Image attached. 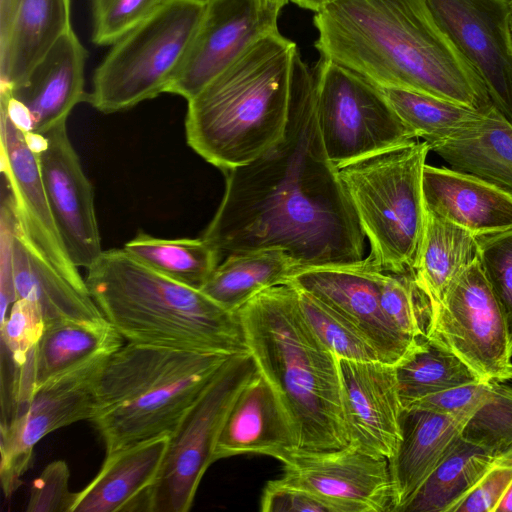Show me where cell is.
Returning a JSON list of instances; mask_svg holds the SVG:
<instances>
[{
  "label": "cell",
  "instance_id": "18",
  "mask_svg": "<svg viewBox=\"0 0 512 512\" xmlns=\"http://www.w3.org/2000/svg\"><path fill=\"white\" fill-rule=\"evenodd\" d=\"M34 137L46 195L59 233L72 262L88 269L103 253L93 187L69 140L66 123Z\"/></svg>",
  "mask_w": 512,
  "mask_h": 512
},
{
  "label": "cell",
  "instance_id": "12",
  "mask_svg": "<svg viewBox=\"0 0 512 512\" xmlns=\"http://www.w3.org/2000/svg\"><path fill=\"white\" fill-rule=\"evenodd\" d=\"M111 354L96 355L52 377L11 419L0 423V480L7 499L22 484L33 449L42 438L62 427L90 420L97 385Z\"/></svg>",
  "mask_w": 512,
  "mask_h": 512
},
{
  "label": "cell",
  "instance_id": "46",
  "mask_svg": "<svg viewBox=\"0 0 512 512\" xmlns=\"http://www.w3.org/2000/svg\"><path fill=\"white\" fill-rule=\"evenodd\" d=\"M512 512V483L499 503L496 512Z\"/></svg>",
  "mask_w": 512,
  "mask_h": 512
},
{
  "label": "cell",
  "instance_id": "35",
  "mask_svg": "<svg viewBox=\"0 0 512 512\" xmlns=\"http://www.w3.org/2000/svg\"><path fill=\"white\" fill-rule=\"evenodd\" d=\"M461 437L486 451L493 458L512 453V387L490 381L485 402L468 419Z\"/></svg>",
  "mask_w": 512,
  "mask_h": 512
},
{
  "label": "cell",
  "instance_id": "42",
  "mask_svg": "<svg viewBox=\"0 0 512 512\" xmlns=\"http://www.w3.org/2000/svg\"><path fill=\"white\" fill-rule=\"evenodd\" d=\"M489 391L490 381H482L454 387L427 396L412 403L408 407H418L469 419L485 402Z\"/></svg>",
  "mask_w": 512,
  "mask_h": 512
},
{
  "label": "cell",
  "instance_id": "17",
  "mask_svg": "<svg viewBox=\"0 0 512 512\" xmlns=\"http://www.w3.org/2000/svg\"><path fill=\"white\" fill-rule=\"evenodd\" d=\"M380 272L364 258L352 264L301 268L288 283L347 320L374 346L383 362L395 366L421 341L403 334L384 313Z\"/></svg>",
  "mask_w": 512,
  "mask_h": 512
},
{
  "label": "cell",
  "instance_id": "14",
  "mask_svg": "<svg viewBox=\"0 0 512 512\" xmlns=\"http://www.w3.org/2000/svg\"><path fill=\"white\" fill-rule=\"evenodd\" d=\"M435 21L476 71L494 107L512 124L510 0H424Z\"/></svg>",
  "mask_w": 512,
  "mask_h": 512
},
{
  "label": "cell",
  "instance_id": "20",
  "mask_svg": "<svg viewBox=\"0 0 512 512\" xmlns=\"http://www.w3.org/2000/svg\"><path fill=\"white\" fill-rule=\"evenodd\" d=\"M88 53L73 28L65 33L34 66L26 79L1 88L14 119L40 135L66 123L73 108L86 100L84 69Z\"/></svg>",
  "mask_w": 512,
  "mask_h": 512
},
{
  "label": "cell",
  "instance_id": "15",
  "mask_svg": "<svg viewBox=\"0 0 512 512\" xmlns=\"http://www.w3.org/2000/svg\"><path fill=\"white\" fill-rule=\"evenodd\" d=\"M277 19L262 0H207L201 22L166 93L190 100L256 41L277 30Z\"/></svg>",
  "mask_w": 512,
  "mask_h": 512
},
{
  "label": "cell",
  "instance_id": "19",
  "mask_svg": "<svg viewBox=\"0 0 512 512\" xmlns=\"http://www.w3.org/2000/svg\"><path fill=\"white\" fill-rule=\"evenodd\" d=\"M124 340L108 321L63 319L46 323L24 364L1 370V421L12 418L52 377L96 355L115 352Z\"/></svg>",
  "mask_w": 512,
  "mask_h": 512
},
{
  "label": "cell",
  "instance_id": "30",
  "mask_svg": "<svg viewBox=\"0 0 512 512\" xmlns=\"http://www.w3.org/2000/svg\"><path fill=\"white\" fill-rule=\"evenodd\" d=\"M299 269L300 264L280 248L230 254L200 290L225 309L236 312L263 290L288 283Z\"/></svg>",
  "mask_w": 512,
  "mask_h": 512
},
{
  "label": "cell",
  "instance_id": "5",
  "mask_svg": "<svg viewBox=\"0 0 512 512\" xmlns=\"http://www.w3.org/2000/svg\"><path fill=\"white\" fill-rule=\"evenodd\" d=\"M85 281L106 320L130 343L226 355L249 352L237 312L147 267L123 248L103 251Z\"/></svg>",
  "mask_w": 512,
  "mask_h": 512
},
{
  "label": "cell",
  "instance_id": "8",
  "mask_svg": "<svg viewBox=\"0 0 512 512\" xmlns=\"http://www.w3.org/2000/svg\"><path fill=\"white\" fill-rule=\"evenodd\" d=\"M206 4L207 0H165L111 45L94 72L86 101L96 110L110 114L166 93Z\"/></svg>",
  "mask_w": 512,
  "mask_h": 512
},
{
  "label": "cell",
  "instance_id": "7",
  "mask_svg": "<svg viewBox=\"0 0 512 512\" xmlns=\"http://www.w3.org/2000/svg\"><path fill=\"white\" fill-rule=\"evenodd\" d=\"M425 141L377 153L345 166L339 179L370 245L366 260L376 270L412 274L425 219Z\"/></svg>",
  "mask_w": 512,
  "mask_h": 512
},
{
  "label": "cell",
  "instance_id": "4",
  "mask_svg": "<svg viewBox=\"0 0 512 512\" xmlns=\"http://www.w3.org/2000/svg\"><path fill=\"white\" fill-rule=\"evenodd\" d=\"M296 44L278 29L188 100L189 146L223 172L258 159L285 135Z\"/></svg>",
  "mask_w": 512,
  "mask_h": 512
},
{
  "label": "cell",
  "instance_id": "49",
  "mask_svg": "<svg viewBox=\"0 0 512 512\" xmlns=\"http://www.w3.org/2000/svg\"><path fill=\"white\" fill-rule=\"evenodd\" d=\"M502 382H504V383H506V384H508V385H510L512 387V369L510 371L509 376L504 381H502Z\"/></svg>",
  "mask_w": 512,
  "mask_h": 512
},
{
  "label": "cell",
  "instance_id": "36",
  "mask_svg": "<svg viewBox=\"0 0 512 512\" xmlns=\"http://www.w3.org/2000/svg\"><path fill=\"white\" fill-rule=\"evenodd\" d=\"M296 289L307 322L338 358L382 361L374 346L352 324L309 293Z\"/></svg>",
  "mask_w": 512,
  "mask_h": 512
},
{
  "label": "cell",
  "instance_id": "1",
  "mask_svg": "<svg viewBox=\"0 0 512 512\" xmlns=\"http://www.w3.org/2000/svg\"><path fill=\"white\" fill-rule=\"evenodd\" d=\"M319 133L316 83L295 52L283 138L251 163L224 172L222 201L202 234L220 260L280 248L301 268L363 260L365 235Z\"/></svg>",
  "mask_w": 512,
  "mask_h": 512
},
{
  "label": "cell",
  "instance_id": "27",
  "mask_svg": "<svg viewBox=\"0 0 512 512\" xmlns=\"http://www.w3.org/2000/svg\"><path fill=\"white\" fill-rule=\"evenodd\" d=\"M13 280L17 299L36 303L46 323L63 319L107 321L90 292L75 286L38 252L17 217L13 240Z\"/></svg>",
  "mask_w": 512,
  "mask_h": 512
},
{
  "label": "cell",
  "instance_id": "40",
  "mask_svg": "<svg viewBox=\"0 0 512 512\" xmlns=\"http://www.w3.org/2000/svg\"><path fill=\"white\" fill-rule=\"evenodd\" d=\"M70 469L64 460L50 462L34 479L27 512H71L76 493L69 489Z\"/></svg>",
  "mask_w": 512,
  "mask_h": 512
},
{
  "label": "cell",
  "instance_id": "16",
  "mask_svg": "<svg viewBox=\"0 0 512 512\" xmlns=\"http://www.w3.org/2000/svg\"><path fill=\"white\" fill-rule=\"evenodd\" d=\"M1 170L17 221L38 252L63 276L89 291L72 262L46 195L34 134L23 128L0 101Z\"/></svg>",
  "mask_w": 512,
  "mask_h": 512
},
{
  "label": "cell",
  "instance_id": "44",
  "mask_svg": "<svg viewBox=\"0 0 512 512\" xmlns=\"http://www.w3.org/2000/svg\"><path fill=\"white\" fill-rule=\"evenodd\" d=\"M16 214L11 193L3 195L0 212V304L1 322L17 300L13 280V240Z\"/></svg>",
  "mask_w": 512,
  "mask_h": 512
},
{
  "label": "cell",
  "instance_id": "23",
  "mask_svg": "<svg viewBox=\"0 0 512 512\" xmlns=\"http://www.w3.org/2000/svg\"><path fill=\"white\" fill-rule=\"evenodd\" d=\"M72 28L71 0H0L1 88L22 83Z\"/></svg>",
  "mask_w": 512,
  "mask_h": 512
},
{
  "label": "cell",
  "instance_id": "41",
  "mask_svg": "<svg viewBox=\"0 0 512 512\" xmlns=\"http://www.w3.org/2000/svg\"><path fill=\"white\" fill-rule=\"evenodd\" d=\"M512 483V453L496 458L453 512H496Z\"/></svg>",
  "mask_w": 512,
  "mask_h": 512
},
{
  "label": "cell",
  "instance_id": "37",
  "mask_svg": "<svg viewBox=\"0 0 512 512\" xmlns=\"http://www.w3.org/2000/svg\"><path fill=\"white\" fill-rule=\"evenodd\" d=\"M46 322L36 303L19 298L1 322V370L21 367L40 340Z\"/></svg>",
  "mask_w": 512,
  "mask_h": 512
},
{
  "label": "cell",
  "instance_id": "22",
  "mask_svg": "<svg viewBox=\"0 0 512 512\" xmlns=\"http://www.w3.org/2000/svg\"><path fill=\"white\" fill-rule=\"evenodd\" d=\"M296 448L300 444L295 425L273 387L257 369L228 413L215 447L214 462L246 453L279 459Z\"/></svg>",
  "mask_w": 512,
  "mask_h": 512
},
{
  "label": "cell",
  "instance_id": "45",
  "mask_svg": "<svg viewBox=\"0 0 512 512\" xmlns=\"http://www.w3.org/2000/svg\"><path fill=\"white\" fill-rule=\"evenodd\" d=\"M296 5L314 12L319 11L328 3L334 0H290Z\"/></svg>",
  "mask_w": 512,
  "mask_h": 512
},
{
  "label": "cell",
  "instance_id": "2",
  "mask_svg": "<svg viewBox=\"0 0 512 512\" xmlns=\"http://www.w3.org/2000/svg\"><path fill=\"white\" fill-rule=\"evenodd\" d=\"M320 57L379 87L413 90L474 109L494 107L473 67L424 0H334L315 12Z\"/></svg>",
  "mask_w": 512,
  "mask_h": 512
},
{
  "label": "cell",
  "instance_id": "26",
  "mask_svg": "<svg viewBox=\"0 0 512 512\" xmlns=\"http://www.w3.org/2000/svg\"><path fill=\"white\" fill-rule=\"evenodd\" d=\"M168 443L164 436L106 454L96 477L76 492L71 512L146 511Z\"/></svg>",
  "mask_w": 512,
  "mask_h": 512
},
{
  "label": "cell",
  "instance_id": "25",
  "mask_svg": "<svg viewBox=\"0 0 512 512\" xmlns=\"http://www.w3.org/2000/svg\"><path fill=\"white\" fill-rule=\"evenodd\" d=\"M425 208L478 235L512 229V196L468 173L425 164Z\"/></svg>",
  "mask_w": 512,
  "mask_h": 512
},
{
  "label": "cell",
  "instance_id": "24",
  "mask_svg": "<svg viewBox=\"0 0 512 512\" xmlns=\"http://www.w3.org/2000/svg\"><path fill=\"white\" fill-rule=\"evenodd\" d=\"M467 418L418 407L403 408L401 437L389 461L392 512L406 504L461 437Z\"/></svg>",
  "mask_w": 512,
  "mask_h": 512
},
{
  "label": "cell",
  "instance_id": "38",
  "mask_svg": "<svg viewBox=\"0 0 512 512\" xmlns=\"http://www.w3.org/2000/svg\"><path fill=\"white\" fill-rule=\"evenodd\" d=\"M478 261L506 320L512 344V229L477 236Z\"/></svg>",
  "mask_w": 512,
  "mask_h": 512
},
{
  "label": "cell",
  "instance_id": "39",
  "mask_svg": "<svg viewBox=\"0 0 512 512\" xmlns=\"http://www.w3.org/2000/svg\"><path fill=\"white\" fill-rule=\"evenodd\" d=\"M165 0H90L92 42L111 46L152 14Z\"/></svg>",
  "mask_w": 512,
  "mask_h": 512
},
{
  "label": "cell",
  "instance_id": "13",
  "mask_svg": "<svg viewBox=\"0 0 512 512\" xmlns=\"http://www.w3.org/2000/svg\"><path fill=\"white\" fill-rule=\"evenodd\" d=\"M287 485L307 490L335 505L339 512H392L389 461L347 445L333 450L296 448L284 453Z\"/></svg>",
  "mask_w": 512,
  "mask_h": 512
},
{
  "label": "cell",
  "instance_id": "9",
  "mask_svg": "<svg viewBox=\"0 0 512 512\" xmlns=\"http://www.w3.org/2000/svg\"><path fill=\"white\" fill-rule=\"evenodd\" d=\"M314 75L318 129L325 153L337 169L416 141L381 88L370 80L322 57Z\"/></svg>",
  "mask_w": 512,
  "mask_h": 512
},
{
  "label": "cell",
  "instance_id": "28",
  "mask_svg": "<svg viewBox=\"0 0 512 512\" xmlns=\"http://www.w3.org/2000/svg\"><path fill=\"white\" fill-rule=\"evenodd\" d=\"M450 168L512 196V124L492 107L478 124L428 145Z\"/></svg>",
  "mask_w": 512,
  "mask_h": 512
},
{
  "label": "cell",
  "instance_id": "11",
  "mask_svg": "<svg viewBox=\"0 0 512 512\" xmlns=\"http://www.w3.org/2000/svg\"><path fill=\"white\" fill-rule=\"evenodd\" d=\"M426 335L444 344L484 381H504L512 369V344L501 307L478 258L429 303Z\"/></svg>",
  "mask_w": 512,
  "mask_h": 512
},
{
  "label": "cell",
  "instance_id": "34",
  "mask_svg": "<svg viewBox=\"0 0 512 512\" xmlns=\"http://www.w3.org/2000/svg\"><path fill=\"white\" fill-rule=\"evenodd\" d=\"M402 121L430 145L481 122L488 111L408 89L380 87Z\"/></svg>",
  "mask_w": 512,
  "mask_h": 512
},
{
  "label": "cell",
  "instance_id": "6",
  "mask_svg": "<svg viewBox=\"0 0 512 512\" xmlns=\"http://www.w3.org/2000/svg\"><path fill=\"white\" fill-rule=\"evenodd\" d=\"M231 356L130 342L109 355L89 420L106 454L171 436Z\"/></svg>",
  "mask_w": 512,
  "mask_h": 512
},
{
  "label": "cell",
  "instance_id": "3",
  "mask_svg": "<svg viewBox=\"0 0 512 512\" xmlns=\"http://www.w3.org/2000/svg\"><path fill=\"white\" fill-rule=\"evenodd\" d=\"M249 353L290 416L300 448L349 444L339 358L307 322L290 283L255 295L237 311Z\"/></svg>",
  "mask_w": 512,
  "mask_h": 512
},
{
  "label": "cell",
  "instance_id": "21",
  "mask_svg": "<svg viewBox=\"0 0 512 512\" xmlns=\"http://www.w3.org/2000/svg\"><path fill=\"white\" fill-rule=\"evenodd\" d=\"M339 366L349 444L389 460L400 441L403 411L395 366L340 358Z\"/></svg>",
  "mask_w": 512,
  "mask_h": 512
},
{
  "label": "cell",
  "instance_id": "32",
  "mask_svg": "<svg viewBox=\"0 0 512 512\" xmlns=\"http://www.w3.org/2000/svg\"><path fill=\"white\" fill-rule=\"evenodd\" d=\"M494 460L481 447L460 437L402 512H453Z\"/></svg>",
  "mask_w": 512,
  "mask_h": 512
},
{
  "label": "cell",
  "instance_id": "48",
  "mask_svg": "<svg viewBox=\"0 0 512 512\" xmlns=\"http://www.w3.org/2000/svg\"><path fill=\"white\" fill-rule=\"evenodd\" d=\"M509 28H510V35L512 39V0H510V7H509Z\"/></svg>",
  "mask_w": 512,
  "mask_h": 512
},
{
  "label": "cell",
  "instance_id": "29",
  "mask_svg": "<svg viewBox=\"0 0 512 512\" xmlns=\"http://www.w3.org/2000/svg\"><path fill=\"white\" fill-rule=\"evenodd\" d=\"M477 256L475 234L425 208L423 233L412 276L429 303L440 302Z\"/></svg>",
  "mask_w": 512,
  "mask_h": 512
},
{
  "label": "cell",
  "instance_id": "47",
  "mask_svg": "<svg viewBox=\"0 0 512 512\" xmlns=\"http://www.w3.org/2000/svg\"><path fill=\"white\" fill-rule=\"evenodd\" d=\"M288 0H262L264 6L276 15H279L280 10L287 3Z\"/></svg>",
  "mask_w": 512,
  "mask_h": 512
},
{
  "label": "cell",
  "instance_id": "10",
  "mask_svg": "<svg viewBox=\"0 0 512 512\" xmlns=\"http://www.w3.org/2000/svg\"><path fill=\"white\" fill-rule=\"evenodd\" d=\"M257 372L248 353L232 355L169 436L158 477L150 488L147 512H187L208 467L228 413Z\"/></svg>",
  "mask_w": 512,
  "mask_h": 512
},
{
  "label": "cell",
  "instance_id": "33",
  "mask_svg": "<svg viewBox=\"0 0 512 512\" xmlns=\"http://www.w3.org/2000/svg\"><path fill=\"white\" fill-rule=\"evenodd\" d=\"M123 249L147 267L196 289H201L220 261L202 237L162 239L140 232Z\"/></svg>",
  "mask_w": 512,
  "mask_h": 512
},
{
  "label": "cell",
  "instance_id": "43",
  "mask_svg": "<svg viewBox=\"0 0 512 512\" xmlns=\"http://www.w3.org/2000/svg\"><path fill=\"white\" fill-rule=\"evenodd\" d=\"M263 512H339L338 508L319 496L282 483L269 481L262 493Z\"/></svg>",
  "mask_w": 512,
  "mask_h": 512
},
{
  "label": "cell",
  "instance_id": "31",
  "mask_svg": "<svg viewBox=\"0 0 512 512\" xmlns=\"http://www.w3.org/2000/svg\"><path fill=\"white\" fill-rule=\"evenodd\" d=\"M403 408L427 396L484 380L441 342L426 337L397 365Z\"/></svg>",
  "mask_w": 512,
  "mask_h": 512
}]
</instances>
